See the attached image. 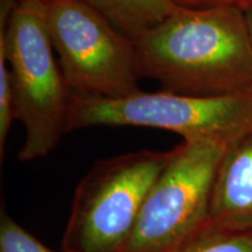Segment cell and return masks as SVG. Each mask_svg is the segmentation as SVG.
Listing matches in <instances>:
<instances>
[{"label": "cell", "instance_id": "14", "mask_svg": "<svg viewBox=\"0 0 252 252\" xmlns=\"http://www.w3.org/2000/svg\"><path fill=\"white\" fill-rule=\"evenodd\" d=\"M19 1V0H18ZM41 1H43V2H49V1H52V0H41Z\"/></svg>", "mask_w": 252, "mask_h": 252}, {"label": "cell", "instance_id": "5", "mask_svg": "<svg viewBox=\"0 0 252 252\" xmlns=\"http://www.w3.org/2000/svg\"><path fill=\"white\" fill-rule=\"evenodd\" d=\"M47 27L72 93L125 97L140 91L134 40L84 0L46 2Z\"/></svg>", "mask_w": 252, "mask_h": 252}, {"label": "cell", "instance_id": "2", "mask_svg": "<svg viewBox=\"0 0 252 252\" xmlns=\"http://www.w3.org/2000/svg\"><path fill=\"white\" fill-rule=\"evenodd\" d=\"M0 49L11 72L14 117L23 124V162L45 158L67 133L71 90L47 27L46 2L0 0Z\"/></svg>", "mask_w": 252, "mask_h": 252}, {"label": "cell", "instance_id": "3", "mask_svg": "<svg viewBox=\"0 0 252 252\" xmlns=\"http://www.w3.org/2000/svg\"><path fill=\"white\" fill-rule=\"evenodd\" d=\"M94 126H143L174 132L186 141L230 145L252 132V91L206 97L140 90L116 98L71 91L67 132Z\"/></svg>", "mask_w": 252, "mask_h": 252}, {"label": "cell", "instance_id": "7", "mask_svg": "<svg viewBox=\"0 0 252 252\" xmlns=\"http://www.w3.org/2000/svg\"><path fill=\"white\" fill-rule=\"evenodd\" d=\"M207 222L226 228H252V132L230 144L220 160Z\"/></svg>", "mask_w": 252, "mask_h": 252}, {"label": "cell", "instance_id": "10", "mask_svg": "<svg viewBox=\"0 0 252 252\" xmlns=\"http://www.w3.org/2000/svg\"><path fill=\"white\" fill-rule=\"evenodd\" d=\"M0 252H56L23 228L6 210L0 214Z\"/></svg>", "mask_w": 252, "mask_h": 252}, {"label": "cell", "instance_id": "1", "mask_svg": "<svg viewBox=\"0 0 252 252\" xmlns=\"http://www.w3.org/2000/svg\"><path fill=\"white\" fill-rule=\"evenodd\" d=\"M139 77L189 96L252 91V41L244 12L181 7L134 40Z\"/></svg>", "mask_w": 252, "mask_h": 252}, {"label": "cell", "instance_id": "12", "mask_svg": "<svg viewBox=\"0 0 252 252\" xmlns=\"http://www.w3.org/2000/svg\"><path fill=\"white\" fill-rule=\"evenodd\" d=\"M176 4L188 8H235L247 12L252 9V0H175Z\"/></svg>", "mask_w": 252, "mask_h": 252}, {"label": "cell", "instance_id": "6", "mask_svg": "<svg viewBox=\"0 0 252 252\" xmlns=\"http://www.w3.org/2000/svg\"><path fill=\"white\" fill-rule=\"evenodd\" d=\"M229 144L184 140L150 189L122 252H175L208 220L210 194Z\"/></svg>", "mask_w": 252, "mask_h": 252}, {"label": "cell", "instance_id": "4", "mask_svg": "<svg viewBox=\"0 0 252 252\" xmlns=\"http://www.w3.org/2000/svg\"><path fill=\"white\" fill-rule=\"evenodd\" d=\"M173 154L141 150L100 159L75 191L62 237L63 252H122L150 189Z\"/></svg>", "mask_w": 252, "mask_h": 252}, {"label": "cell", "instance_id": "13", "mask_svg": "<svg viewBox=\"0 0 252 252\" xmlns=\"http://www.w3.org/2000/svg\"><path fill=\"white\" fill-rule=\"evenodd\" d=\"M245 18H247L249 32H250V36H251V41H252V9L245 13Z\"/></svg>", "mask_w": 252, "mask_h": 252}, {"label": "cell", "instance_id": "11", "mask_svg": "<svg viewBox=\"0 0 252 252\" xmlns=\"http://www.w3.org/2000/svg\"><path fill=\"white\" fill-rule=\"evenodd\" d=\"M14 119L11 72L4 50L0 49V159L1 160L4 158L9 128Z\"/></svg>", "mask_w": 252, "mask_h": 252}, {"label": "cell", "instance_id": "9", "mask_svg": "<svg viewBox=\"0 0 252 252\" xmlns=\"http://www.w3.org/2000/svg\"><path fill=\"white\" fill-rule=\"evenodd\" d=\"M175 252H252V228H226L207 222Z\"/></svg>", "mask_w": 252, "mask_h": 252}, {"label": "cell", "instance_id": "8", "mask_svg": "<svg viewBox=\"0 0 252 252\" xmlns=\"http://www.w3.org/2000/svg\"><path fill=\"white\" fill-rule=\"evenodd\" d=\"M126 36L137 40L174 14L175 0H84Z\"/></svg>", "mask_w": 252, "mask_h": 252}]
</instances>
